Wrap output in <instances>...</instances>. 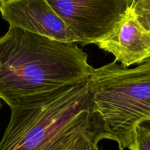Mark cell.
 <instances>
[{"label": "cell", "instance_id": "1", "mask_svg": "<svg viewBox=\"0 0 150 150\" xmlns=\"http://www.w3.org/2000/svg\"><path fill=\"white\" fill-rule=\"evenodd\" d=\"M94 68L76 43L9 26L0 37V98L9 107L27 97L88 80Z\"/></svg>", "mask_w": 150, "mask_h": 150}, {"label": "cell", "instance_id": "2", "mask_svg": "<svg viewBox=\"0 0 150 150\" xmlns=\"http://www.w3.org/2000/svg\"><path fill=\"white\" fill-rule=\"evenodd\" d=\"M87 81L27 97L10 107L0 150H63L85 137L102 141Z\"/></svg>", "mask_w": 150, "mask_h": 150}, {"label": "cell", "instance_id": "3", "mask_svg": "<svg viewBox=\"0 0 150 150\" xmlns=\"http://www.w3.org/2000/svg\"><path fill=\"white\" fill-rule=\"evenodd\" d=\"M87 85L101 140L130 149L137 127L150 122V58L131 69L116 61L94 69Z\"/></svg>", "mask_w": 150, "mask_h": 150}, {"label": "cell", "instance_id": "4", "mask_svg": "<svg viewBox=\"0 0 150 150\" xmlns=\"http://www.w3.org/2000/svg\"><path fill=\"white\" fill-rule=\"evenodd\" d=\"M83 45L111 34L130 8V0H46Z\"/></svg>", "mask_w": 150, "mask_h": 150}, {"label": "cell", "instance_id": "5", "mask_svg": "<svg viewBox=\"0 0 150 150\" xmlns=\"http://www.w3.org/2000/svg\"><path fill=\"white\" fill-rule=\"evenodd\" d=\"M0 13L10 26L56 41L79 43L46 0H2Z\"/></svg>", "mask_w": 150, "mask_h": 150}, {"label": "cell", "instance_id": "6", "mask_svg": "<svg viewBox=\"0 0 150 150\" xmlns=\"http://www.w3.org/2000/svg\"><path fill=\"white\" fill-rule=\"evenodd\" d=\"M96 46L114 56L124 67L141 64L150 58V33L143 27L129 10L110 35Z\"/></svg>", "mask_w": 150, "mask_h": 150}, {"label": "cell", "instance_id": "7", "mask_svg": "<svg viewBox=\"0 0 150 150\" xmlns=\"http://www.w3.org/2000/svg\"><path fill=\"white\" fill-rule=\"evenodd\" d=\"M129 10L143 27L150 33V0H130Z\"/></svg>", "mask_w": 150, "mask_h": 150}, {"label": "cell", "instance_id": "8", "mask_svg": "<svg viewBox=\"0 0 150 150\" xmlns=\"http://www.w3.org/2000/svg\"><path fill=\"white\" fill-rule=\"evenodd\" d=\"M129 150H150V127L144 124L137 127L133 144Z\"/></svg>", "mask_w": 150, "mask_h": 150}, {"label": "cell", "instance_id": "9", "mask_svg": "<svg viewBox=\"0 0 150 150\" xmlns=\"http://www.w3.org/2000/svg\"><path fill=\"white\" fill-rule=\"evenodd\" d=\"M99 141L93 137H85L63 150H100Z\"/></svg>", "mask_w": 150, "mask_h": 150}, {"label": "cell", "instance_id": "10", "mask_svg": "<svg viewBox=\"0 0 150 150\" xmlns=\"http://www.w3.org/2000/svg\"><path fill=\"white\" fill-rule=\"evenodd\" d=\"M2 99H1V98H0V109H1V108H2Z\"/></svg>", "mask_w": 150, "mask_h": 150}, {"label": "cell", "instance_id": "11", "mask_svg": "<svg viewBox=\"0 0 150 150\" xmlns=\"http://www.w3.org/2000/svg\"><path fill=\"white\" fill-rule=\"evenodd\" d=\"M2 0H0V4H1V2H2Z\"/></svg>", "mask_w": 150, "mask_h": 150}]
</instances>
